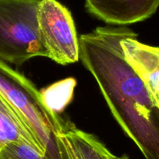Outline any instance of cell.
Wrapping results in <instances>:
<instances>
[{
	"instance_id": "52a82bcc",
	"label": "cell",
	"mask_w": 159,
	"mask_h": 159,
	"mask_svg": "<svg viewBox=\"0 0 159 159\" xmlns=\"http://www.w3.org/2000/svg\"><path fill=\"white\" fill-rule=\"evenodd\" d=\"M64 140L70 159H109L108 148L93 134L64 123Z\"/></svg>"
},
{
	"instance_id": "8992f818",
	"label": "cell",
	"mask_w": 159,
	"mask_h": 159,
	"mask_svg": "<svg viewBox=\"0 0 159 159\" xmlns=\"http://www.w3.org/2000/svg\"><path fill=\"white\" fill-rule=\"evenodd\" d=\"M121 46L126 60L141 79L151 100L159 108V47L139 42L137 34L124 38Z\"/></svg>"
},
{
	"instance_id": "7a4b0ae2",
	"label": "cell",
	"mask_w": 159,
	"mask_h": 159,
	"mask_svg": "<svg viewBox=\"0 0 159 159\" xmlns=\"http://www.w3.org/2000/svg\"><path fill=\"white\" fill-rule=\"evenodd\" d=\"M0 94L31 133L40 154L48 159H70L64 140L65 121L45 105L30 80L1 59Z\"/></svg>"
},
{
	"instance_id": "6da1fadb",
	"label": "cell",
	"mask_w": 159,
	"mask_h": 159,
	"mask_svg": "<svg viewBox=\"0 0 159 159\" xmlns=\"http://www.w3.org/2000/svg\"><path fill=\"white\" fill-rule=\"evenodd\" d=\"M127 27H98L79 38L80 60L97 82L113 117L145 159H159V108L126 60Z\"/></svg>"
},
{
	"instance_id": "3957f363",
	"label": "cell",
	"mask_w": 159,
	"mask_h": 159,
	"mask_svg": "<svg viewBox=\"0 0 159 159\" xmlns=\"http://www.w3.org/2000/svg\"><path fill=\"white\" fill-rule=\"evenodd\" d=\"M40 0H0V59L20 66L34 57H47L40 39Z\"/></svg>"
},
{
	"instance_id": "9c48e42d",
	"label": "cell",
	"mask_w": 159,
	"mask_h": 159,
	"mask_svg": "<svg viewBox=\"0 0 159 159\" xmlns=\"http://www.w3.org/2000/svg\"><path fill=\"white\" fill-rule=\"evenodd\" d=\"M76 86L73 78H68L40 91L45 105L55 112L62 111L71 102Z\"/></svg>"
},
{
	"instance_id": "30bf717a",
	"label": "cell",
	"mask_w": 159,
	"mask_h": 159,
	"mask_svg": "<svg viewBox=\"0 0 159 159\" xmlns=\"http://www.w3.org/2000/svg\"><path fill=\"white\" fill-rule=\"evenodd\" d=\"M0 159H48L25 143H13L0 151Z\"/></svg>"
},
{
	"instance_id": "ba28073f",
	"label": "cell",
	"mask_w": 159,
	"mask_h": 159,
	"mask_svg": "<svg viewBox=\"0 0 159 159\" xmlns=\"http://www.w3.org/2000/svg\"><path fill=\"white\" fill-rule=\"evenodd\" d=\"M13 143H25L39 153L31 133L14 108L0 94V151Z\"/></svg>"
},
{
	"instance_id": "5b68a950",
	"label": "cell",
	"mask_w": 159,
	"mask_h": 159,
	"mask_svg": "<svg viewBox=\"0 0 159 159\" xmlns=\"http://www.w3.org/2000/svg\"><path fill=\"white\" fill-rule=\"evenodd\" d=\"M158 7L159 0H85V8L91 15L123 27L151 17Z\"/></svg>"
},
{
	"instance_id": "277c9868",
	"label": "cell",
	"mask_w": 159,
	"mask_h": 159,
	"mask_svg": "<svg viewBox=\"0 0 159 159\" xmlns=\"http://www.w3.org/2000/svg\"><path fill=\"white\" fill-rule=\"evenodd\" d=\"M38 24L48 58L62 66L79 61V38L68 8L57 0H40Z\"/></svg>"
},
{
	"instance_id": "8fae6325",
	"label": "cell",
	"mask_w": 159,
	"mask_h": 159,
	"mask_svg": "<svg viewBox=\"0 0 159 159\" xmlns=\"http://www.w3.org/2000/svg\"><path fill=\"white\" fill-rule=\"evenodd\" d=\"M109 159H129V157L126 154H123L121 156H116L112 153H111L109 155Z\"/></svg>"
}]
</instances>
